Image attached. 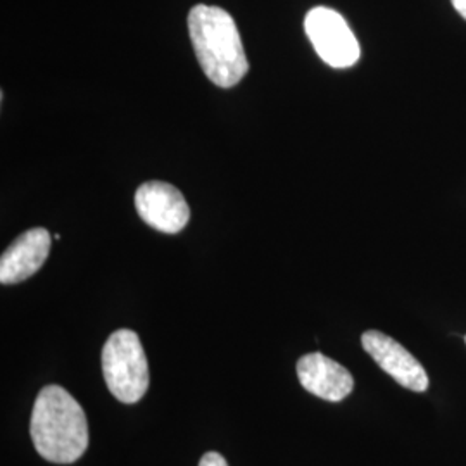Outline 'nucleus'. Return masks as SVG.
Segmentation results:
<instances>
[{
  "label": "nucleus",
  "mask_w": 466,
  "mask_h": 466,
  "mask_svg": "<svg viewBox=\"0 0 466 466\" xmlns=\"http://www.w3.org/2000/svg\"><path fill=\"white\" fill-rule=\"evenodd\" d=\"M30 433L35 450L50 463H75L88 448L84 408L59 385H47L38 392Z\"/></svg>",
  "instance_id": "1"
},
{
  "label": "nucleus",
  "mask_w": 466,
  "mask_h": 466,
  "mask_svg": "<svg viewBox=\"0 0 466 466\" xmlns=\"http://www.w3.org/2000/svg\"><path fill=\"white\" fill-rule=\"evenodd\" d=\"M188 32L200 67L213 84L230 88L238 84L249 63L233 17L221 7L198 4L188 13Z\"/></svg>",
  "instance_id": "2"
},
{
  "label": "nucleus",
  "mask_w": 466,
  "mask_h": 466,
  "mask_svg": "<svg viewBox=\"0 0 466 466\" xmlns=\"http://www.w3.org/2000/svg\"><path fill=\"white\" fill-rule=\"evenodd\" d=\"M102 373L109 392L119 402L134 404L149 389L146 350L134 330L121 329L107 339L102 350Z\"/></svg>",
  "instance_id": "3"
},
{
  "label": "nucleus",
  "mask_w": 466,
  "mask_h": 466,
  "mask_svg": "<svg viewBox=\"0 0 466 466\" xmlns=\"http://www.w3.org/2000/svg\"><path fill=\"white\" fill-rule=\"evenodd\" d=\"M304 30L318 56L329 66H354L361 56L358 38L346 19L329 7H315L304 19Z\"/></svg>",
  "instance_id": "4"
},
{
  "label": "nucleus",
  "mask_w": 466,
  "mask_h": 466,
  "mask_svg": "<svg viewBox=\"0 0 466 466\" xmlns=\"http://www.w3.org/2000/svg\"><path fill=\"white\" fill-rule=\"evenodd\" d=\"M135 208L152 228L163 233L184 230L190 219V208L182 192L167 182H147L135 194Z\"/></svg>",
  "instance_id": "5"
},
{
  "label": "nucleus",
  "mask_w": 466,
  "mask_h": 466,
  "mask_svg": "<svg viewBox=\"0 0 466 466\" xmlns=\"http://www.w3.org/2000/svg\"><path fill=\"white\" fill-rule=\"evenodd\" d=\"M361 344L375 363L402 387L413 392H425L429 389V375L425 368L392 337L379 330H368L361 337Z\"/></svg>",
  "instance_id": "6"
},
{
  "label": "nucleus",
  "mask_w": 466,
  "mask_h": 466,
  "mask_svg": "<svg viewBox=\"0 0 466 466\" xmlns=\"http://www.w3.org/2000/svg\"><path fill=\"white\" fill-rule=\"evenodd\" d=\"M298 377L308 392L330 402L346 400L354 389L350 370L321 352H309L300 358Z\"/></svg>",
  "instance_id": "7"
},
{
  "label": "nucleus",
  "mask_w": 466,
  "mask_h": 466,
  "mask_svg": "<svg viewBox=\"0 0 466 466\" xmlns=\"http://www.w3.org/2000/svg\"><path fill=\"white\" fill-rule=\"evenodd\" d=\"M50 252V233L36 227L19 235L0 258V283L23 282L44 267Z\"/></svg>",
  "instance_id": "8"
},
{
  "label": "nucleus",
  "mask_w": 466,
  "mask_h": 466,
  "mask_svg": "<svg viewBox=\"0 0 466 466\" xmlns=\"http://www.w3.org/2000/svg\"><path fill=\"white\" fill-rule=\"evenodd\" d=\"M199 466H228L227 460L215 451H209L202 456V460L199 461Z\"/></svg>",
  "instance_id": "9"
},
{
  "label": "nucleus",
  "mask_w": 466,
  "mask_h": 466,
  "mask_svg": "<svg viewBox=\"0 0 466 466\" xmlns=\"http://www.w3.org/2000/svg\"><path fill=\"white\" fill-rule=\"evenodd\" d=\"M454 9L460 13V16L465 17L466 19V0H451Z\"/></svg>",
  "instance_id": "10"
},
{
  "label": "nucleus",
  "mask_w": 466,
  "mask_h": 466,
  "mask_svg": "<svg viewBox=\"0 0 466 466\" xmlns=\"http://www.w3.org/2000/svg\"><path fill=\"white\" fill-rule=\"evenodd\" d=\"M465 342H466V337H465Z\"/></svg>",
  "instance_id": "11"
}]
</instances>
